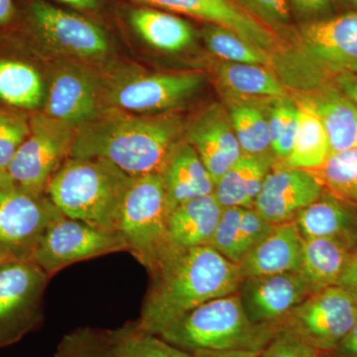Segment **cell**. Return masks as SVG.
Returning <instances> with one entry per match:
<instances>
[{
  "instance_id": "obj_19",
  "label": "cell",
  "mask_w": 357,
  "mask_h": 357,
  "mask_svg": "<svg viewBox=\"0 0 357 357\" xmlns=\"http://www.w3.org/2000/svg\"><path fill=\"white\" fill-rule=\"evenodd\" d=\"M161 175L169 213L178 204L208 196L215 191L213 178L188 142H181L176 147Z\"/></svg>"
},
{
  "instance_id": "obj_30",
  "label": "cell",
  "mask_w": 357,
  "mask_h": 357,
  "mask_svg": "<svg viewBox=\"0 0 357 357\" xmlns=\"http://www.w3.org/2000/svg\"><path fill=\"white\" fill-rule=\"evenodd\" d=\"M204 39L208 50L227 62L263 67H270L272 65L269 52L253 46L236 33L220 26H206L204 31Z\"/></svg>"
},
{
  "instance_id": "obj_44",
  "label": "cell",
  "mask_w": 357,
  "mask_h": 357,
  "mask_svg": "<svg viewBox=\"0 0 357 357\" xmlns=\"http://www.w3.org/2000/svg\"><path fill=\"white\" fill-rule=\"evenodd\" d=\"M15 15V0H0V27L10 24Z\"/></svg>"
},
{
  "instance_id": "obj_7",
  "label": "cell",
  "mask_w": 357,
  "mask_h": 357,
  "mask_svg": "<svg viewBox=\"0 0 357 357\" xmlns=\"http://www.w3.org/2000/svg\"><path fill=\"white\" fill-rule=\"evenodd\" d=\"M76 128L38 112L30 116V133L7 168L14 184L44 194L52 178L69 158Z\"/></svg>"
},
{
  "instance_id": "obj_16",
  "label": "cell",
  "mask_w": 357,
  "mask_h": 357,
  "mask_svg": "<svg viewBox=\"0 0 357 357\" xmlns=\"http://www.w3.org/2000/svg\"><path fill=\"white\" fill-rule=\"evenodd\" d=\"M323 195V184L304 169H279L267 174L255 208L272 225L292 222Z\"/></svg>"
},
{
  "instance_id": "obj_46",
  "label": "cell",
  "mask_w": 357,
  "mask_h": 357,
  "mask_svg": "<svg viewBox=\"0 0 357 357\" xmlns=\"http://www.w3.org/2000/svg\"><path fill=\"white\" fill-rule=\"evenodd\" d=\"M13 185L15 184L7 171L0 170V188L10 187Z\"/></svg>"
},
{
  "instance_id": "obj_25",
  "label": "cell",
  "mask_w": 357,
  "mask_h": 357,
  "mask_svg": "<svg viewBox=\"0 0 357 357\" xmlns=\"http://www.w3.org/2000/svg\"><path fill=\"white\" fill-rule=\"evenodd\" d=\"M131 24L145 42L157 50L180 52L194 41V30L189 23L173 14L153 8L134 9Z\"/></svg>"
},
{
  "instance_id": "obj_21",
  "label": "cell",
  "mask_w": 357,
  "mask_h": 357,
  "mask_svg": "<svg viewBox=\"0 0 357 357\" xmlns=\"http://www.w3.org/2000/svg\"><path fill=\"white\" fill-rule=\"evenodd\" d=\"M223 208L215 194L178 204L168 215V236L175 248L210 245Z\"/></svg>"
},
{
  "instance_id": "obj_13",
  "label": "cell",
  "mask_w": 357,
  "mask_h": 357,
  "mask_svg": "<svg viewBox=\"0 0 357 357\" xmlns=\"http://www.w3.org/2000/svg\"><path fill=\"white\" fill-rule=\"evenodd\" d=\"M286 317L284 328L297 333L317 351L330 352L356 323L357 305L335 285L309 296Z\"/></svg>"
},
{
  "instance_id": "obj_9",
  "label": "cell",
  "mask_w": 357,
  "mask_h": 357,
  "mask_svg": "<svg viewBox=\"0 0 357 357\" xmlns=\"http://www.w3.org/2000/svg\"><path fill=\"white\" fill-rule=\"evenodd\" d=\"M63 215L46 192L0 188V251L13 260L31 259L45 230Z\"/></svg>"
},
{
  "instance_id": "obj_20",
  "label": "cell",
  "mask_w": 357,
  "mask_h": 357,
  "mask_svg": "<svg viewBox=\"0 0 357 357\" xmlns=\"http://www.w3.org/2000/svg\"><path fill=\"white\" fill-rule=\"evenodd\" d=\"M323 123L331 153L357 148V105L337 88H324L301 102Z\"/></svg>"
},
{
  "instance_id": "obj_14",
  "label": "cell",
  "mask_w": 357,
  "mask_h": 357,
  "mask_svg": "<svg viewBox=\"0 0 357 357\" xmlns=\"http://www.w3.org/2000/svg\"><path fill=\"white\" fill-rule=\"evenodd\" d=\"M44 102L43 114L79 128L105 109L102 77L86 66H63L54 72Z\"/></svg>"
},
{
  "instance_id": "obj_42",
  "label": "cell",
  "mask_w": 357,
  "mask_h": 357,
  "mask_svg": "<svg viewBox=\"0 0 357 357\" xmlns=\"http://www.w3.org/2000/svg\"><path fill=\"white\" fill-rule=\"evenodd\" d=\"M337 88L357 105V74L342 73L335 77Z\"/></svg>"
},
{
  "instance_id": "obj_3",
  "label": "cell",
  "mask_w": 357,
  "mask_h": 357,
  "mask_svg": "<svg viewBox=\"0 0 357 357\" xmlns=\"http://www.w3.org/2000/svg\"><path fill=\"white\" fill-rule=\"evenodd\" d=\"M132 178L103 159L69 157L46 194L65 217L119 231V213Z\"/></svg>"
},
{
  "instance_id": "obj_22",
  "label": "cell",
  "mask_w": 357,
  "mask_h": 357,
  "mask_svg": "<svg viewBox=\"0 0 357 357\" xmlns=\"http://www.w3.org/2000/svg\"><path fill=\"white\" fill-rule=\"evenodd\" d=\"M303 238L326 237L337 239L347 246L357 241L356 215L333 195H321L295 218Z\"/></svg>"
},
{
  "instance_id": "obj_37",
  "label": "cell",
  "mask_w": 357,
  "mask_h": 357,
  "mask_svg": "<svg viewBox=\"0 0 357 357\" xmlns=\"http://www.w3.org/2000/svg\"><path fill=\"white\" fill-rule=\"evenodd\" d=\"M319 352L297 333L282 326L263 349L261 357H319Z\"/></svg>"
},
{
  "instance_id": "obj_27",
  "label": "cell",
  "mask_w": 357,
  "mask_h": 357,
  "mask_svg": "<svg viewBox=\"0 0 357 357\" xmlns=\"http://www.w3.org/2000/svg\"><path fill=\"white\" fill-rule=\"evenodd\" d=\"M128 326L119 330L81 328L61 340L54 357H123Z\"/></svg>"
},
{
  "instance_id": "obj_36",
  "label": "cell",
  "mask_w": 357,
  "mask_h": 357,
  "mask_svg": "<svg viewBox=\"0 0 357 357\" xmlns=\"http://www.w3.org/2000/svg\"><path fill=\"white\" fill-rule=\"evenodd\" d=\"M234 1L275 33L278 32V30H285L290 25L292 20L289 0H234Z\"/></svg>"
},
{
  "instance_id": "obj_24",
  "label": "cell",
  "mask_w": 357,
  "mask_h": 357,
  "mask_svg": "<svg viewBox=\"0 0 357 357\" xmlns=\"http://www.w3.org/2000/svg\"><path fill=\"white\" fill-rule=\"evenodd\" d=\"M349 248L337 239L326 237L303 238L299 273L307 282L312 295L337 284L351 256Z\"/></svg>"
},
{
  "instance_id": "obj_4",
  "label": "cell",
  "mask_w": 357,
  "mask_h": 357,
  "mask_svg": "<svg viewBox=\"0 0 357 357\" xmlns=\"http://www.w3.org/2000/svg\"><path fill=\"white\" fill-rule=\"evenodd\" d=\"M275 332L272 325H255L249 321L236 292L195 307L159 337L189 354L239 349L263 351Z\"/></svg>"
},
{
  "instance_id": "obj_45",
  "label": "cell",
  "mask_w": 357,
  "mask_h": 357,
  "mask_svg": "<svg viewBox=\"0 0 357 357\" xmlns=\"http://www.w3.org/2000/svg\"><path fill=\"white\" fill-rule=\"evenodd\" d=\"M79 9H93L98 6V0H59Z\"/></svg>"
},
{
  "instance_id": "obj_41",
  "label": "cell",
  "mask_w": 357,
  "mask_h": 357,
  "mask_svg": "<svg viewBox=\"0 0 357 357\" xmlns=\"http://www.w3.org/2000/svg\"><path fill=\"white\" fill-rule=\"evenodd\" d=\"M330 352L333 357H357V321L342 342Z\"/></svg>"
},
{
  "instance_id": "obj_18",
  "label": "cell",
  "mask_w": 357,
  "mask_h": 357,
  "mask_svg": "<svg viewBox=\"0 0 357 357\" xmlns=\"http://www.w3.org/2000/svg\"><path fill=\"white\" fill-rule=\"evenodd\" d=\"M302 251L303 237L296 222L280 223L246 253L239 271L243 279L299 272Z\"/></svg>"
},
{
  "instance_id": "obj_39",
  "label": "cell",
  "mask_w": 357,
  "mask_h": 357,
  "mask_svg": "<svg viewBox=\"0 0 357 357\" xmlns=\"http://www.w3.org/2000/svg\"><path fill=\"white\" fill-rule=\"evenodd\" d=\"M335 286L349 294L357 305V251L349 256Z\"/></svg>"
},
{
  "instance_id": "obj_12",
  "label": "cell",
  "mask_w": 357,
  "mask_h": 357,
  "mask_svg": "<svg viewBox=\"0 0 357 357\" xmlns=\"http://www.w3.org/2000/svg\"><path fill=\"white\" fill-rule=\"evenodd\" d=\"M297 41L317 79L357 74V11L305 23L298 29Z\"/></svg>"
},
{
  "instance_id": "obj_47",
  "label": "cell",
  "mask_w": 357,
  "mask_h": 357,
  "mask_svg": "<svg viewBox=\"0 0 357 357\" xmlns=\"http://www.w3.org/2000/svg\"><path fill=\"white\" fill-rule=\"evenodd\" d=\"M11 258H9L8 256L4 255L2 251H0V267L2 266V265L6 264V263L11 261Z\"/></svg>"
},
{
  "instance_id": "obj_28",
  "label": "cell",
  "mask_w": 357,
  "mask_h": 357,
  "mask_svg": "<svg viewBox=\"0 0 357 357\" xmlns=\"http://www.w3.org/2000/svg\"><path fill=\"white\" fill-rule=\"evenodd\" d=\"M222 86L237 95L285 98L286 91L266 67L241 63H223L218 68Z\"/></svg>"
},
{
  "instance_id": "obj_38",
  "label": "cell",
  "mask_w": 357,
  "mask_h": 357,
  "mask_svg": "<svg viewBox=\"0 0 357 357\" xmlns=\"http://www.w3.org/2000/svg\"><path fill=\"white\" fill-rule=\"evenodd\" d=\"M300 109L295 105H291L290 109L284 122L280 136L271 149L279 158L287 159L292 151L296 135H297L298 126H299Z\"/></svg>"
},
{
  "instance_id": "obj_11",
  "label": "cell",
  "mask_w": 357,
  "mask_h": 357,
  "mask_svg": "<svg viewBox=\"0 0 357 357\" xmlns=\"http://www.w3.org/2000/svg\"><path fill=\"white\" fill-rule=\"evenodd\" d=\"M27 21L31 31L51 50L77 60L107 57L110 44L100 26L77 14L33 0L28 4Z\"/></svg>"
},
{
  "instance_id": "obj_29",
  "label": "cell",
  "mask_w": 357,
  "mask_h": 357,
  "mask_svg": "<svg viewBox=\"0 0 357 357\" xmlns=\"http://www.w3.org/2000/svg\"><path fill=\"white\" fill-rule=\"evenodd\" d=\"M300 109L299 126L287 166L292 168L318 169L331 153L330 143L323 123L317 115Z\"/></svg>"
},
{
  "instance_id": "obj_35",
  "label": "cell",
  "mask_w": 357,
  "mask_h": 357,
  "mask_svg": "<svg viewBox=\"0 0 357 357\" xmlns=\"http://www.w3.org/2000/svg\"><path fill=\"white\" fill-rule=\"evenodd\" d=\"M123 357H192V354L174 347L158 335L140 331L136 323L128 325Z\"/></svg>"
},
{
  "instance_id": "obj_6",
  "label": "cell",
  "mask_w": 357,
  "mask_h": 357,
  "mask_svg": "<svg viewBox=\"0 0 357 357\" xmlns=\"http://www.w3.org/2000/svg\"><path fill=\"white\" fill-rule=\"evenodd\" d=\"M102 77L105 107L137 114L174 109L196 93L204 82L198 72L145 74L126 69Z\"/></svg>"
},
{
  "instance_id": "obj_2",
  "label": "cell",
  "mask_w": 357,
  "mask_h": 357,
  "mask_svg": "<svg viewBox=\"0 0 357 357\" xmlns=\"http://www.w3.org/2000/svg\"><path fill=\"white\" fill-rule=\"evenodd\" d=\"M151 273L137 328L158 337L195 307L236 293L243 281L238 265L210 245L174 246Z\"/></svg>"
},
{
  "instance_id": "obj_33",
  "label": "cell",
  "mask_w": 357,
  "mask_h": 357,
  "mask_svg": "<svg viewBox=\"0 0 357 357\" xmlns=\"http://www.w3.org/2000/svg\"><path fill=\"white\" fill-rule=\"evenodd\" d=\"M244 208H225L210 246L229 261L239 265L248 252L241 231Z\"/></svg>"
},
{
  "instance_id": "obj_10",
  "label": "cell",
  "mask_w": 357,
  "mask_h": 357,
  "mask_svg": "<svg viewBox=\"0 0 357 357\" xmlns=\"http://www.w3.org/2000/svg\"><path fill=\"white\" fill-rule=\"evenodd\" d=\"M126 249L128 245L119 231L63 215L45 230L30 260L50 277L73 263Z\"/></svg>"
},
{
  "instance_id": "obj_48",
  "label": "cell",
  "mask_w": 357,
  "mask_h": 357,
  "mask_svg": "<svg viewBox=\"0 0 357 357\" xmlns=\"http://www.w3.org/2000/svg\"><path fill=\"white\" fill-rule=\"evenodd\" d=\"M347 1L349 2L352 7H354V9L357 11V0H347Z\"/></svg>"
},
{
  "instance_id": "obj_26",
  "label": "cell",
  "mask_w": 357,
  "mask_h": 357,
  "mask_svg": "<svg viewBox=\"0 0 357 357\" xmlns=\"http://www.w3.org/2000/svg\"><path fill=\"white\" fill-rule=\"evenodd\" d=\"M45 89L38 70L27 63L0 59V100L16 109H35L43 103Z\"/></svg>"
},
{
  "instance_id": "obj_8",
  "label": "cell",
  "mask_w": 357,
  "mask_h": 357,
  "mask_svg": "<svg viewBox=\"0 0 357 357\" xmlns=\"http://www.w3.org/2000/svg\"><path fill=\"white\" fill-rule=\"evenodd\" d=\"M48 278L31 260H11L0 267V349L20 342L39 325Z\"/></svg>"
},
{
  "instance_id": "obj_17",
  "label": "cell",
  "mask_w": 357,
  "mask_h": 357,
  "mask_svg": "<svg viewBox=\"0 0 357 357\" xmlns=\"http://www.w3.org/2000/svg\"><path fill=\"white\" fill-rule=\"evenodd\" d=\"M185 137L215 184L243 155L229 114L220 105H211L195 119L185 128Z\"/></svg>"
},
{
  "instance_id": "obj_32",
  "label": "cell",
  "mask_w": 357,
  "mask_h": 357,
  "mask_svg": "<svg viewBox=\"0 0 357 357\" xmlns=\"http://www.w3.org/2000/svg\"><path fill=\"white\" fill-rule=\"evenodd\" d=\"M319 168L321 181L333 194L357 199V148L330 153Z\"/></svg>"
},
{
  "instance_id": "obj_5",
  "label": "cell",
  "mask_w": 357,
  "mask_h": 357,
  "mask_svg": "<svg viewBox=\"0 0 357 357\" xmlns=\"http://www.w3.org/2000/svg\"><path fill=\"white\" fill-rule=\"evenodd\" d=\"M168 215L161 174L132 178L122 202L119 232L128 250L150 271L174 248L168 236Z\"/></svg>"
},
{
  "instance_id": "obj_23",
  "label": "cell",
  "mask_w": 357,
  "mask_h": 357,
  "mask_svg": "<svg viewBox=\"0 0 357 357\" xmlns=\"http://www.w3.org/2000/svg\"><path fill=\"white\" fill-rule=\"evenodd\" d=\"M270 166L271 161L266 156L243 153L215 184L213 194L220 206L223 208H255Z\"/></svg>"
},
{
  "instance_id": "obj_15",
  "label": "cell",
  "mask_w": 357,
  "mask_h": 357,
  "mask_svg": "<svg viewBox=\"0 0 357 357\" xmlns=\"http://www.w3.org/2000/svg\"><path fill=\"white\" fill-rule=\"evenodd\" d=\"M244 312L255 325H273L312 295L299 272L243 279L238 290Z\"/></svg>"
},
{
  "instance_id": "obj_43",
  "label": "cell",
  "mask_w": 357,
  "mask_h": 357,
  "mask_svg": "<svg viewBox=\"0 0 357 357\" xmlns=\"http://www.w3.org/2000/svg\"><path fill=\"white\" fill-rule=\"evenodd\" d=\"M192 357H261L262 351L255 349H225V351H201L191 354Z\"/></svg>"
},
{
  "instance_id": "obj_31",
  "label": "cell",
  "mask_w": 357,
  "mask_h": 357,
  "mask_svg": "<svg viewBox=\"0 0 357 357\" xmlns=\"http://www.w3.org/2000/svg\"><path fill=\"white\" fill-rule=\"evenodd\" d=\"M229 117L243 153L265 156L271 147V136L262 112L252 105H237L230 110Z\"/></svg>"
},
{
  "instance_id": "obj_1",
  "label": "cell",
  "mask_w": 357,
  "mask_h": 357,
  "mask_svg": "<svg viewBox=\"0 0 357 357\" xmlns=\"http://www.w3.org/2000/svg\"><path fill=\"white\" fill-rule=\"evenodd\" d=\"M185 131L176 114L105 107L77 128L70 157L107 160L131 178L162 174Z\"/></svg>"
},
{
  "instance_id": "obj_34",
  "label": "cell",
  "mask_w": 357,
  "mask_h": 357,
  "mask_svg": "<svg viewBox=\"0 0 357 357\" xmlns=\"http://www.w3.org/2000/svg\"><path fill=\"white\" fill-rule=\"evenodd\" d=\"M30 133V116L20 109L0 107V170L7 171Z\"/></svg>"
},
{
  "instance_id": "obj_40",
  "label": "cell",
  "mask_w": 357,
  "mask_h": 357,
  "mask_svg": "<svg viewBox=\"0 0 357 357\" xmlns=\"http://www.w3.org/2000/svg\"><path fill=\"white\" fill-rule=\"evenodd\" d=\"M333 2V0H289L290 6L297 13L314 17L328 13L332 9Z\"/></svg>"
}]
</instances>
